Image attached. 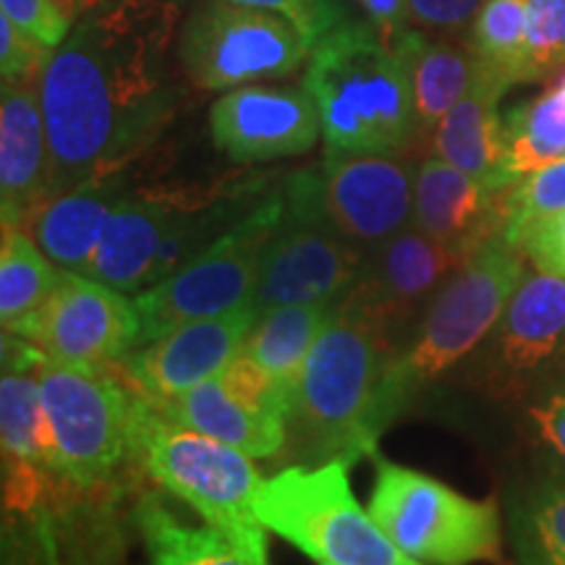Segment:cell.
I'll return each mask as SVG.
<instances>
[{
	"label": "cell",
	"instance_id": "6da1fadb",
	"mask_svg": "<svg viewBox=\"0 0 565 565\" xmlns=\"http://www.w3.org/2000/svg\"><path fill=\"white\" fill-rule=\"evenodd\" d=\"M179 11L181 0H103L51 53L40 103L53 194L118 179L173 121L181 89L168 51Z\"/></svg>",
	"mask_w": 565,
	"mask_h": 565
},
{
	"label": "cell",
	"instance_id": "7a4b0ae2",
	"mask_svg": "<svg viewBox=\"0 0 565 565\" xmlns=\"http://www.w3.org/2000/svg\"><path fill=\"white\" fill-rule=\"evenodd\" d=\"M393 351L343 299L307 359L288 408L286 466L353 463L374 456L380 435V395Z\"/></svg>",
	"mask_w": 565,
	"mask_h": 565
},
{
	"label": "cell",
	"instance_id": "3957f363",
	"mask_svg": "<svg viewBox=\"0 0 565 565\" xmlns=\"http://www.w3.org/2000/svg\"><path fill=\"white\" fill-rule=\"evenodd\" d=\"M303 89L320 108L324 150L404 154L422 134L404 55L370 21H343L317 42Z\"/></svg>",
	"mask_w": 565,
	"mask_h": 565
},
{
	"label": "cell",
	"instance_id": "277c9868",
	"mask_svg": "<svg viewBox=\"0 0 565 565\" xmlns=\"http://www.w3.org/2000/svg\"><path fill=\"white\" fill-rule=\"evenodd\" d=\"M524 259L519 246L498 236L437 291L404 349L387 362L380 395L383 429L416 395L482 349L524 280Z\"/></svg>",
	"mask_w": 565,
	"mask_h": 565
},
{
	"label": "cell",
	"instance_id": "5b68a950",
	"mask_svg": "<svg viewBox=\"0 0 565 565\" xmlns=\"http://www.w3.org/2000/svg\"><path fill=\"white\" fill-rule=\"evenodd\" d=\"M134 461L254 561L267 563V529L257 515L265 479L252 456L166 416L137 393Z\"/></svg>",
	"mask_w": 565,
	"mask_h": 565
},
{
	"label": "cell",
	"instance_id": "8992f818",
	"mask_svg": "<svg viewBox=\"0 0 565 565\" xmlns=\"http://www.w3.org/2000/svg\"><path fill=\"white\" fill-rule=\"evenodd\" d=\"M257 515L267 532L320 565H422L401 553L359 503L345 461L280 469L265 479Z\"/></svg>",
	"mask_w": 565,
	"mask_h": 565
},
{
	"label": "cell",
	"instance_id": "52a82bcc",
	"mask_svg": "<svg viewBox=\"0 0 565 565\" xmlns=\"http://www.w3.org/2000/svg\"><path fill=\"white\" fill-rule=\"evenodd\" d=\"M370 513L380 529L422 565L498 561L503 545L500 511L422 471L377 458Z\"/></svg>",
	"mask_w": 565,
	"mask_h": 565
},
{
	"label": "cell",
	"instance_id": "ba28073f",
	"mask_svg": "<svg viewBox=\"0 0 565 565\" xmlns=\"http://www.w3.org/2000/svg\"><path fill=\"white\" fill-rule=\"evenodd\" d=\"M40 387L55 437V471L76 490L108 487L134 461L137 391L116 370H82L45 356Z\"/></svg>",
	"mask_w": 565,
	"mask_h": 565
},
{
	"label": "cell",
	"instance_id": "9c48e42d",
	"mask_svg": "<svg viewBox=\"0 0 565 565\" xmlns=\"http://www.w3.org/2000/svg\"><path fill=\"white\" fill-rule=\"evenodd\" d=\"M280 215V192L254 200L238 221L186 259L179 270L134 294L139 345L171 333L183 322L225 315L254 301L259 265Z\"/></svg>",
	"mask_w": 565,
	"mask_h": 565
},
{
	"label": "cell",
	"instance_id": "30bf717a",
	"mask_svg": "<svg viewBox=\"0 0 565 565\" xmlns=\"http://www.w3.org/2000/svg\"><path fill=\"white\" fill-rule=\"evenodd\" d=\"M366 252L328 215L320 173H296L280 186V215L259 265L254 307L333 303L359 280Z\"/></svg>",
	"mask_w": 565,
	"mask_h": 565
},
{
	"label": "cell",
	"instance_id": "8fae6325",
	"mask_svg": "<svg viewBox=\"0 0 565 565\" xmlns=\"http://www.w3.org/2000/svg\"><path fill=\"white\" fill-rule=\"evenodd\" d=\"M307 53L309 42L291 21L231 0H202L179 34L183 74L202 89L280 79L299 68Z\"/></svg>",
	"mask_w": 565,
	"mask_h": 565
},
{
	"label": "cell",
	"instance_id": "7c38bea8",
	"mask_svg": "<svg viewBox=\"0 0 565 565\" xmlns=\"http://www.w3.org/2000/svg\"><path fill=\"white\" fill-rule=\"evenodd\" d=\"M6 330L58 364L113 370L139 345L141 324L129 294L84 273L63 270L51 296Z\"/></svg>",
	"mask_w": 565,
	"mask_h": 565
},
{
	"label": "cell",
	"instance_id": "4fadbf2b",
	"mask_svg": "<svg viewBox=\"0 0 565 565\" xmlns=\"http://www.w3.org/2000/svg\"><path fill=\"white\" fill-rule=\"evenodd\" d=\"M469 259L408 225L366 252L359 280L343 296L393 351L404 349L429 301Z\"/></svg>",
	"mask_w": 565,
	"mask_h": 565
},
{
	"label": "cell",
	"instance_id": "5bb4252c",
	"mask_svg": "<svg viewBox=\"0 0 565 565\" xmlns=\"http://www.w3.org/2000/svg\"><path fill=\"white\" fill-rule=\"evenodd\" d=\"M482 383L515 398L565 362V278L526 273L482 345Z\"/></svg>",
	"mask_w": 565,
	"mask_h": 565
},
{
	"label": "cell",
	"instance_id": "9a60e30c",
	"mask_svg": "<svg viewBox=\"0 0 565 565\" xmlns=\"http://www.w3.org/2000/svg\"><path fill=\"white\" fill-rule=\"evenodd\" d=\"M320 175L328 215L359 249L372 252L412 225L416 168L404 154L324 150Z\"/></svg>",
	"mask_w": 565,
	"mask_h": 565
},
{
	"label": "cell",
	"instance_id": "2e32d148",
	"mask_svg": "<svg viewBox=\"0 0 565 565\" xmlns=\"http://www.w3.org/2000/svg\"><path fill=\"white\" fill-rule=\"evenodd\" d=\"M259 309L254 301L225 315L183 322L171 333L141 343L124 359L121 374L150 401L173 398L221 374L244 349Z\"/></svg>",
	"mask_w": 565,
	"mask_h": 565
},
{
	"label": "cell",
	"instance_id": "e0dca14e",
	"mask_svg": "<svg viewBox=\"0 0 565 565\" xmlns=\"http://www.w3.org/2000/svg\"><path fill=\"white\" fill-rule=\"evenodd\" d=\"M212 141L242 166L309 152L322 134L320 108L307 89H231L210 110Z\"/></svg>",
	"mask_w": 565,
	"mask_h": 565
},
{
	"label": "cell",
	"instance_id": "ac0fdd59",
	"mask_svg": "<svg viewBox=\"0 0 565 565\" xmlns=\"http://www.w3.org/2000/svg\"><path fill=\"white\" fill-rule=\"evenodd\" d=\"M412 225L471 259L505 233V189L498 192L461 168L429 158L416 168Z\"/></svg>",
	"mask_w": 565,
	"mask_h": 565
},
{
	"label": "cell",
	"instance_id": "d6986e66",
	"mask_svg": "<svg viewBox=\"0 0 565 565\" xmlns=\"http://www.w3.org/2000/svg\"><path fill=\"white\" fill-rule=\"evenodd\" d=\"M53 194V166L40 79L3 82L0 89V210L3 225L26 221Z\"/></svg>",
	"mask_w": 565,
	"mask_h": 565
},
{
	"label": "cell",
	"instance_id": "ffe728a7",
	"mask_svg": "<svg viewBox=\"0 0 565 565\" xmlns=\"http://www.w3.org/2000/svg\"><path fill=\"white\" fill-rule=\"evenodd\" d=\"M45 353L30 341L3 330V374H0V437L6 475H45L55 471V437L40 387Z\"/></svg>",
	"mask_w": 565,
	"mask_h": 565
},
{
	"label": "cell",
	"instance_id": "44dd1931",
	"mask_svg": "<svg viewBox=\"0 0 565 565\" xmlns=\"http://www.w3.org/2000/svg\"><path fill=\"white\" fill-rule=\"evenodd\" d=\"M175 210L179 202L166 196L124 194L84 275L131 296L150 288Z\"/></svg>",
	"mask_w": 565,
	"mask_h": 565
},
{
	"label": "cell",
	"instance_id": "7402d4cb",
	"mask_svg": "<svg viewBox=\"0 0 565 565\" xmlns=\"http://www.w3.org/2000/svg\"><path fill=\"white\" fill-rule=\"evenodd\" d=\"M511 89L503 79L479 66V76L466 95L440 118L433 131V152L463 173L503 192L505 131L498 105Z\"/></svg>",
	"mask_w": 565,
	"mask_h": 565
},
{
	"label": "cell",
	"instance_id": "603a6c76",
	"mask_svg": "<svg viewBox=\"0 0 565 565\" xmlns=\"http://www.w3.org/2000/svg\"><path fill=\"white\" fill-rule=\"evenodd\" d=\"M121 200L118 179L84 183L42 202L26 221V231L61 270L87 273L105 225Z\"/></svg>",
	"mask_w": 565,
	"mask_h": 565
},
{
	"label": "cell",
	"instance_id": "cb8c5ba5",
	"mask_svg": "<svg viewBox=\"0 0 565 565\" xmlns=\"http://www.w3.org/2000/svg\"><path fill=\"white\" fill-rule=\"evenodd\" d=\"M152 404L179 424L217 437L252 458H278L286 448L288 422L244 404L223 385L217 374L207 383Z\"/></svg>",
	"mask_w": 565,
	"mask_h": 565
},
{
	"label": "cell",
	"instance_id": "d4e9b609",
	"mask_svg": "<svg viewBox=\"0 0 565 565\" xmlns=\"http://www.w3.org/2000/svg\"><path fill=\"white\" fill-rule=\"evenodd\" d=\"M393 47L406 61L419 131H433L445 113L475 87L479 61L471 47L429 42L414 30L395 40Z\"/></svg>",
	"mask_w": 565,
	"mask_h": 565
},
{
	"label": "cell",
	"instance_id": "484cf974",
	"mask_svg": "<svg viewBox=\"0 0 565 565\" xmlns=\"http://www.w3.org/2000/svg\"><path fill=\"white\" fill-rule=\"evenodd\" d=\"M335 315L333 303H282V307L259 309L249 335H246L244 353H249L257 364L288 387L299 383L307 359L312 356L317 341L324 333Z\"/></svg>",
	"mask_w": 565,
	"mask_h": 565
},
{
	"label": "cell",
	"instance_id": "4316f807",
	"mask_svg": "<svg viewBox=\"0 0 565 565\" xmlns=\"http://www.w3.org/2000/svg\"><path fill=\"white\" fill-rule=\"evenodd\" d=\"M137 529L147 565H270L259 563L210 524L194 526L179 519L158 494L137 503Z\"/></svg>",
	"mask_w": 565,
	"mask_h": 565
},
{
	"label": "cell",
	"instance_id": "83f0119b",
	"mask_svg": "<svg viewBox=\"0 0 565 565\" xmlns=\"http://www.w3.org/2000/svg\"><path fill=\"white\" fill-rule=\"evenodd\" d=\"M503 186L565 158V68L555 84L503 116Z\"/></svg>",
	"mask_w": 565,
	"mask_h": 565
},
{
	"label": "cell",
	"instance_id": "f1b7e54d",
	"mask_svg": "<svg viewBox=\"0 0 565 565\" xmlns=\"http://www.w3.org/2000/svg\"><path fill=\"white\" fill-rule=\"evenodd\" d=\"M519 565H565V477L526 487L508 508Z\"/></svg>",
	"mask_w": 565,
	"mask_h": 565
},
{
	"label": "cell",
	"instance_id": "f546056e",
	"mask_svg": "<svg viewBox=\"0 0 565 565\" xmlns=\"http://www.w3.org/2000/svg\"><path fill=\"white\" fill-rule=\"evenodd\" d=\"M63 270L40 249L30 231L3 225L0 246V320L3 330L32 315L58 286Z\"/></svg>",
	"mask_w": 565,
	"mask_h": 565
},
{
	"label": "cell",
	"instance_id": "4dcf8cb0",
	"mask_svg": "<svg viewBox=\"0 0 565 565\" xmlns=\"http://www.w3.org/2000/svg\"><path fill=\"white\" fill-rule=\"evenodd\" d=\"M471 53L479 66L503 79L521 84L526 55V0H484L471 26Z\"/></svg>",
	"mask_w": 565,
	"mask_h": 565
},
{
	"label": "cell",
	"instance_id": "1f68e13d",
	"mask_svg": "<svg viewBox=\"0 0 565 565\" xmlns=\"http://www.w3.org/2000/svg\"><path fill=\"white\" fill-rule=\"evenodd\" d=\"M565 210V158L542 166L505 189V242L519 244V236L540 217Z\"/></svg>",
	"mask_w": 565,
	"mask_h": 565
},
{
	"label": "cell",
	"instance_id": "d6a6232c",
	"mask_svg": "<svg viewBox=\"0 0 565 565\" xmlns=\"http://www.w3.org/2000/svg\"><path fill=\"white\" fill-rule=\"evenodd\" d=\"M565 68V0H526V55L521 84Z\"/></svg>",
	"mask_w": 565,
	"mask_h": 565
},
{
	"label": "cell",
	"instance_id": "836d02e7",
	"mask_svg": "<svg viewBox=\"0 0 565 565\" xmlns=\"http://www.w3.org/2000/svg\"><path fill=\"white\" fill-rule=\"evenodd\" d=\"M231 3L278 13V17L291 21L296 30L301 32V38L309 42V47L328 38L349 17L343 0H231Z\"/></svg>",
	"mask_w": 565,
	"mask_h": 565
},
{
	"label": "cell",
	"instance_id": "e575fe53",
	"mask_svg": "<svg viewBox=\"0 0 565 565\" xmlns=\"http://www.w3.org/2000/svg\"><path fill=\"white\" fill-rule=\"evenodd\" d=\"M51 53V47H45L24 30H19L0 11V74H3V82L40 79Z\"/></svg>",
	"mask_w": 565,
	"mask_h": 565
},
{
	"label": "cell",
	"instance_id": "d590c367",
	"mask_svg": "<svg viewBox=\"0 0 565 565\" xmlns=\"http://www.w3.org/2000/svg\"><path fill=\"white\" fill-rule=\"evenodd\" d=\"M521 254L534 270L565 278V210L540 217L519 236Z\"/></svg>",
	"mask_w": 565,
	"mask_h": 565
},
{
	"label": "cell",
	"instance_id": "8d00e7d4",
	"mask_svg": "<svg viewBox=\"0 0 565 565\" xmlns=\"http://www.w3.org/2000/svg\"><path fill=\"white\" fill-rule=\"evenodd\" d=\"M529 422H532L536 440L565 477V377L532 401Z\"/></svg>",
	"mask_w": 565,
	"mask_h": 565
},
{
	"label": "cell",
	"instance_id": "74e56055",
	"mask_svg": "<svg viewBox=\"0 0 565 565\" xmlns=\"http://www.w3.org/2000/svg\"><path fill=\"white\" fill-rule=\"evenodd\" d=\"M0 9L19 30L32 34L51 51H55L71 32V26L53 11L47 0H0Z\"/></svg>",
	"mask_w": 565,
	"mask_h": 565
},
{
	"label": "cell",
	"instance_id": "f35d334b",
	"mask_svg": "<svg viewBox=\"0 0 565 565\" xmlns=\"http://www.w3.org/2000/svg\"><path fill=\"white\" fill-rule=\"evenodd\" d=\"M484 0H408V21L427 30H458L477 19Z\"/></svg>",
	"mask_w": 565,
	"mask_h": 565
},
{
	"label": "cell",
	"instance_id": "ab89813d",
	"mask_svg": "<svg viewBox=\"0 0 565 565\" xmlns=\"http://www.w3.org/2000/svg\"><path fill=\"white\" fill-rule=\"evenodd\" d=\"M370 24L383 34L385 42H393L412 30L408 21V0H353Z\"/></svg>",
	"mask_w": 565,
	"mask_h": 565
}]
</instances>
